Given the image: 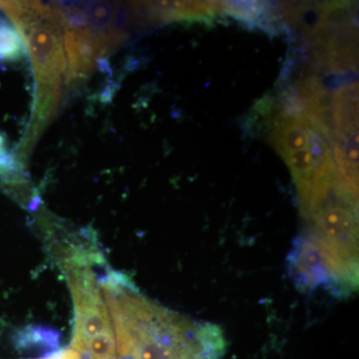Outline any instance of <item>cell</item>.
I'll use <instances>...</instances> for the list:
<instances>
[{
    "label": "cell",
    "mask_w": 359,
    "mask_h": 359,
    "mask_svg": "<svg viewBox=\"0 0 359 359\" xmlns=\"http://www.w3.org/2000/svg\"><path fill=\"white\" fill-rule=\"evenodd\" d=\"M120 359H222L226 349L218 325L163 308L124 276L100 280Z\"/></svg>",
    "instance_id": "1"
},
{
    "label": "cell",
    "mask_w": 359,
    "mask_h": 359,
    "mask_svg": "<svg viewBox=\"0 0 359 359\" xmlns=\"http://www.w3.org/2000/svg\"><path fill=\"white\" fill-rule=\"evenodd\" d=\"M4 6L18 26L32 56L39 86L34 122L45 125L57 108L63 80L68 84L62 25L53 4L11 2Z\"/></svg>",
    "instance_id": "2"
},
{
    "label": "cell",
    "mask_w": 359,
    "mask_h": 359,
    "mask_svg": "<svg viewBox=\"0 0 359 359\" xmlns=\"http://www.w3.org/2000/svg\"><path fill=\"white\" fill-rule=\"evenodd\" d=\"M358 200L337 176L316 187L299 205L308 230L318 238L353 287L358 285Z\"/></svg>",
    "instance_id": "3"
},
{
    "label": "cell",
    "mask_w": 359,
    "mask_h": 359,
    "mask_svg": "<svg viewBox=\"0 0 359 359\" xmlns=\"http://www.w3.org/2000/svg\"><path fill=\"white\" fill-rule=\"evenodd\" d=\"M91 259L80 252L62 257L74 304L71 348L82 359H120L109 311Z\"/></svg>",
    "instance_id": "4"
},
{
    "label": "cell",
    "mask_w": 359,
    "mask_h": 359,
    "mask_svg": "<svg viewBox=\"0 0 359 359\" xmlns=\"http://www.w3.org/2000/svg\"><path fill=\"white\" fill-rule=\"evenodd\" d=\"M287 271L301 292L323 289L337 295L355 292L318 238L306 230L295 238L287 257Z\"/></svg>",
    "instance_id": "5"
},
{
    "label": "cell",
    "mask_w": 359,
    "mask_h": 359,
    "mask_svg": "<svg viewBox=\"0 0 359 359\" xmlns=\"http://www.w3.org/2000/svg\"><path fill=\"white\" fill-rule=\"evenodd\" d=\"M25 52L20 32L8 21L0 18V61L18 60Z\"/></svg>",
    "instance_id": "6"
},
{
    "label": "cell",
    "mask_w": 359,
    "mask_h": 359,
    "mask_svg": "<svg viewBox=\"0 0 359 359\" xmlns=\"http://www.w3.org/2000/svg\"><path fill=\"white\" fill-rule=\"evenodd\" d=\"M42 359H82L80 354L73 348L61 349Z\"/></svg>",
    "instance_id": "7"
},
{
    "label": "cell",
    "mask_w": 359,
    "mask_h": 359,
    "mask_svg": "<svg viewBox=\"0 0 359 359\" xmlns=\"http://www.w3.org/2000/svg\"><path fill=\"white\" fill-rule=\"evenodd\" d=\"M13 165V160L11 159L9 156L6 155L4 137L0 135V170L11 169Z\"/></svg>",
    "instance_id": "8"
}]
</instances>
